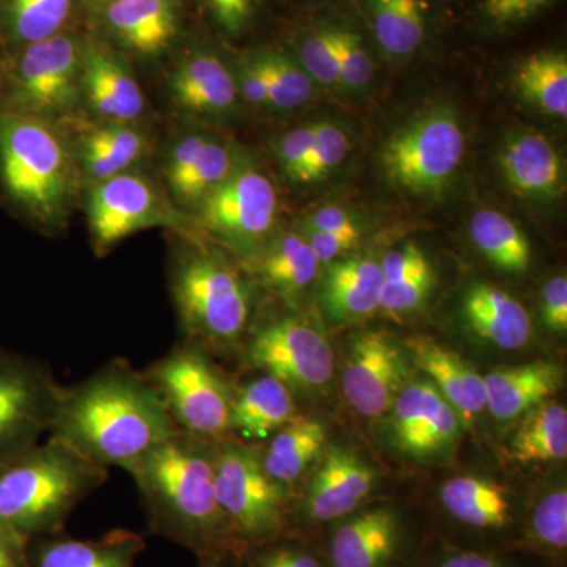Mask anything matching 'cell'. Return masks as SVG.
I'll return each instance as SVG.
<instances>
[{
  "mask_svg": "<svg viewBox=\"0 0 567 567\" xmlns=\"http://www.w3.org/2000/svg\"><path fill=\"white\" fill-rule=\"evenodd\" d=\"M61 390L50 365L0 347V465L48 435Z\"/></svg>",
  "mask_w": 567,
  "mask_h": 567,
  "instance_id": "11",
  "label": "cell"
},
{
  "mask_svg": "<svg viewBox=\"0 0 567 567\" xmlns=\"http://www.w3.org/2000/svg\"><path fill=\"white\" fill-rule=\"evenodd\" d=\"M405 544L404 518L394 507H368L334 522L327 557L331 567H395Z\"/></svg>",
  "mask_w": 567,
  "mask_h": 567,
  "instance_id": "15",
  "label": "cell"
},
{
  "mask_svg": "<svg viewBox=\"0 0 567 567\" xmlns=\"http://www.w3.org/2000/svg\"><path fill=\"white\" fill-rule=\"evenodd\" d=\"M84 40L63 31L7 52L0 63V110L54 123L82 100Z\"/></svg>",
  "mask_w": 567,
  "mask_h": 567,
  "instance_id": "6",
  "label": "cell"
},
{
  "mask_svg": "<svg viewBox=\"0 0 567 567\" xmlns=\"http://www.w3.org/2000/svg\"><path fill=\"white\" fill-rule=\"evenodd\" d=\"M338 59L342 87L361 91L374 78V61L364 37L347 22H324Z\"/></svg>",
  "mask_w": 567,
  "mask_h": 567,
  "instance_id": "42",
  "label": "cell"
},
{
  "mask_svg": "<svg viewBox=\"0 0 567 567\" xmlns=\"http://www.w3.org/2000/svg\"><path fill=\"white\" fill-rule=\"evenodd\" d=\"M76 166L54 123L0 110V193L41 229L65 226Z\"/></svg>",
  "mask_w": 567,
  "mask_h": 567,
  "instance_id": "5",
  "label": "cell"
},
{
  "mask_svg": "<svg viewBox=\"0 0 567 567\" xmlns=\"http://www.w3.org/2000/svg\"><path fill=\"white\" fill-rule=\"evenodd\" d=\"M305 229L322 230V233H333L342 235H353L361 238V230L353 216L344 208L328 205L319 208L309 216L305 223Z\"/></svg>",
  "mask_w": 567,
  "mask_h": 567,
  "instance_id": "53",
  "label": "cell"
},
{
  "mask_svg": "<svg viewBox=\"0 0 567 567\" xmlns=\"http://www.w3.org/2000/svg\"><path fill=\"white\" fill-rule=\"evenodd\" d=\"M196 213L197 227L249 259L270 240L278 194L262 171L238 164Z\"/></svg>",
  "mask_w": 567,
  "mask_h": 567,
  "instance_id": "12",
  "label": "cell"
},
{
  "mask_svg": "<svg viewBox=\"0 0 567 567\" xmlns=\"http://www.w3.org/2000/svg\"><path fill=\"white\" fill-rule=\"evenodd\" d=\"M543 319L548 330L565 333L567 330V279L555 276L543 289Z\"/></svg>",
  "mask_w": 567,
  "mask_h": 567,
  "instance_id": "50",
  "label": "cell"
},
{
  "mask_svg": "<svg viewBox=\"0 0 567 567\" xmlns=\"http://www.w3.org/2000/svg\"><path fill=\"white\" fill-rule=\"evenodd\" d=\"M465 155V133L447 107L421 114L402 126L382 148V167L395 188L409 194L442 192Z\"/></svg>",
  "mask_w": 567,
  "mask_h": 567,
  "instance_id": "9",
  "label": "cell"
},
{
  "mask_svg": "<svg viewBox=\"0 0 567 567\" xmlns=\"http://www.w3.org/2000/svg\"><path fill=\"white\" fill-rule=\"evenodd\" d=\"M499 166L514 193L535 203H551L565 192V164L544 134L520 132L505 142Z\"/></svg>",
  "mask_w": 567,
  "mask_h": 567,
  "instance_id": "22",
  "label": "cell"
},
{
  "mask_svg": "<svg viewBox=\"0 0 567 567\" xmlns=\"http://www.w3.org/2000/svg\"><path fill=\"white\" fill-rule=\"evenodd\" d=\"M464 316L480 338L502 349H520L532 336L525 306L491 284H476L466 292Z\"/></svg>",
  "mask_w": 567,
  "mask_h": 567,
  "instance_id": "29",
  "label": "cell"
},
{
  "mask_svg": "<svg viewBox=\"0 0 567 567\" xmlns=\"http://www.w3.org/2000/svg\"><path fill=\"white\" fill-rule=\"evenodd\" d=\"M76 0H0V39L6 51L65 31Z\"/></svg>",
  "mask_w": 567,
  "mask_h": 567,
  "instance_id": "34",
  "label": "cell"
},
{
  "mask_svg": "<svg viewBox=\"0 0 567 567\" xmlns=\"http://www.w3.org/2000/svg\"><path fill=\"white\" fill-rule=\"evenodd\" d=\"M391 410V431L405 453L425 456L445 450L456 440L457 412L434 383H409Z\"/></svg>",
  "mask_w": 567,
  "mask_h": 567,
  "instance_id": "19",
  "label": "cell"
},
{
  "mask_svg": "<svg viewBox=\"0 0 567 567\" xmlns=\"http://www.w3.org/2000/svg\"><path fill=\"white\" fill-rule=\"evenodd\" d=\"M350 151L352 140L341 125L334 122H317L315 144L306 156L295 183L323 181L346 162Z\"/></svg>",
  "mask_w": 567,
  "mask_h": 567,
  "instance_id": "43",
  "label": "cell"
},
{
  "mask_svg": "<svg viewBox=\"0 0 567 567\" xmlns=\"http://www.w3.org/2000/svg\"><path fill=\"white\" fill-rule=\"evenodd\" d=\"M267 85L270 110L289 112L311 102L316 82L289 52L267 47L249 52Z\"/></svg>",
  "mask_w": 567,
  "mask_h": 567,
  "instance_id": "37",
  "label": "cell"
},
{
  "mask_svg": "<svg viewBox=\"0 0 567 567\" xmlns=\"http://www.w3.org/2000/svg\"><path fill=\"white\" fill-rule=\"evenodd\" d=\"M244 363L275 377L290 391H312L333 375V350L319 331L295 316L265 320L246 336Z\"/></svg>",
  "mask_w": 567,
  "mask_h": 567,
  "instance_id": "13",
  "label": "cell"
},
{
  "mask_svg": "<svg viewBox=\"0 0 567 567\" xmlns=\"http://www.w3.org/2000/svg\"><path fill=\"white\" fill-rule=\"evenodd\" d=\"M561 382V368L550 361L495 369L484 377L487 409L496 420H514L546 402Z\"/></svg>",
  "mask_w": 567,
  "mask_h": 567,
  "instance_id": "26",
  "label": "cell"
},
{
  "mask_svg": "<svg viewBox=\"0 0 567 567\" xmlns=\"http://www.w3.org/2000/svg\"><path fill=\"white\" fill-rule=\"evenodd\" d=\"M212 134L203 128H188L181 132L171 141L164 158V178H166L169 192L182 182L186 173L192 169L204 145L210 140Z\"/></svg>",
  "mask_w": 567,
  "mask_h": 567,
  "instance_id": "46",
  "label": "cell"
},
{
  "mask_svg": "<svg viewBox=\"0 0 567 567\" xmlns=\"http://www.w3.org/2000/svg\"><path fill=\"white\" fill-rule=\"evenodd\" d=\"M327 265L320 303L331 322H354L380 308L383 274L379 262L346 257Z\"/></svg>",
  "mask_w": 567,
  "mask_h": 567,
  "instance_id": "24",
  "label": "cell"
},
{
  "mask_svg": "<svg viewBox=\"0 0 567 567\" xmlns=\"http://www.w3.org/2000/svg\"><path fill=\"white\" fill-rule=\"evenodd\" d=\"M177 432L144 374L115 358L81 382L62 386L48 436L93 464L126 472Z\"/></svg>",
  "mask_w": 567,
  "mask_h": 567,
  "instance_id": "1",
  "label": "cell"
},
{
  "mask_svg": "<svg viewBox=\"0 0 567 567\" xmlns=\"http://www.w3.org/2000/svg\"><path fill=\"white\" fill-rule=\"evenodd\" d=\"M93 7L104 32L140 58L163 54L181 31V0H114Z\"/></svg>",
  "mask_w": 567,
  "mask_h": 567,
  "instance_id": "20",
  "label": "cell"
},
{
  "mask_svg": "<svg viewBox=\"0 0 567 567\" xmlns=\"http://www.w3.org/2000/svg\"><path fill=\"white\" fill-rule=\"evenodd\" d=\"M324 440L327 431L319 421L295 417L259 447L265 472L284 486L292 487L319 456Z\"/></svg>",
  "mask_w": 567,
  "mask_h": 567,
  "instance_id": "33",
  "label": "cell"
},
{
  "mask_svg": "<svg viewBox=\"0 0 567 567\" xmlns=\"http://www.w3.org/2000/svg\"><path fill=\"white\" fill-rule=\"evenodd\" d=\"M360 7L377 47L388 58H412L427 40L429 0H360Z\"/></svg>",
  "mask_w": 567,
  "mask_h": 567,
  "instance_id": "30",
  "label": "cell"
},
{
  "mask_svg": "<svg viewBox=\"0 0 567 567\" xmlns=\"http://www.w3.org/2000/svg\"><path fill=\"white\" fill-rule=\"evenodd\" d=\"M440 503L458 527L486 535H505L517 517L505 487L475 476H457L443 484Z\"/></svg>",
  "mask_w": 567,
  "mask_h": 567,
  "instance_id": "23",
  "label": "cell"
},
{
  "mask_svg": "<svg viewBox=\"0 0 567 567\" xmlns=\"http://www.w3.org/2000/svg\"><path fill=\"white\" fill-rule=\"evenodd\" d=\"M107 477L110 470L48 436L0 465V527L28 540L61 533Z\"/></svg>",
  "mask_w": 567,
  "mask_h": 567,
  "instance_id": "3",
  "label": "cell"
},
{
  "mask_svg": "<svg viewBox=\"0 0 567 567\" xmlns=\"http://www.w3.org/2000/svg\"><path fill=\"white\" fill-rule=\"evenodd\" d=\"M473 244L495 267L507 274H524L532 262V248L525 234L507 216L480 210L470 221Z\"/></svg>",
  "mask_w": 567,
  "mask_h": 567,
  "instance_id": "38",
  "label": "cell"
},
{
  "mask_svg": "<svg viewBox=\"0 0 567 567\" xmlns=\"http://www.w3.org/2000/svg\"><path fill=\"white\" fill-rule=\"evenodd\" d=\"M511 456L522 464L566 458V406L543 402L537 409L529 410V415L511 440Z\"/></svg>",
  "mask_w": 567,
  "mask_h": 567,
  "instance_id": "36",
  "label": "cell"
},
{
  "mask_svg": "<svg viewBox=\"0 0 567 567\" xmlns=\"http://www.w3.org/2000/svg\"><path fill=\"white\" fill-rule=\"evenodd\" d=\"M114 2V0H92L93 6H99V3Z\"/></svg>",
  "mask_w": 567,
  "mask_h": 567,
  "instance_id": "57",
  "label": "cell"
},
{
  "mask_svg": "<svg viewBox=\"0 0 567 567\" xmlns=\"http://www.w3.org/2000/svg\"><path fill=\"white\" fill-rule=\"evenodd\" d=\"M301 235L311 246L319 264H330L341 259L344 254L353 251L361 240L360 237H353V235L322 233V230L311 229H305Z\"/></svg>",
  "mask_w": 567,
  "mask_h": 567,
  "instance_id": "51",
  "label": "cell"
},
{
  "mask_svg": "<svg viewBox=\"0 0 567 567\" xmlns=\"http://www.w3.org/2000/svg\"><path fill=\"white\" fill-rule=\"evenodd\" d=\"M29 540L0 527V567H31Z\"/></svg>",
  "mask_w": 567,
  "mask_h": 567,
  "instance_id": "54",
  "label": "cell"
},
{
  "mask_svg": "<svg viewBox=\"0 0 567 567\" xmlns=\"http://www.w3.org/2000/svg\"><path fill=\"white\" fill-rule=\"evenodd\" d=\"M151 151L147 134L134 123H107L82 134L78 163L82 177L93 186L130 173Z\"/></svg>",
  "mask_w": 567,
  "mask_h": 567,
  "instance_id": "28",
  "label": "cell"
},
{
  "mask_svg": "<svg viewBox=\"0 0 567 567\" xmlns=\"http://www.w3.org/2000/svg\"><path fill=\"white\" fill-rule=\"evenodd\" d=\"M429 567H516L511 559L486 548H447Z\"/></svg>",
  "mask_w": 567,
  "mask_h": 567,
  "instance_id": "49",
  "label": "cell"
},
{
  "mask_svg": "<svg viewBox=\"0 0 567 567\" xmlns=\"http://www.w3.org/2000/svg\"><path fill=\"white\" fill-rule=\"evenodd\" d=\"M82 100L107 123H136L147 106L128 63L92 39L84 40Z\"/></svg>",
  "mask_w": 567,
  "mask_h": 567,
  "instance_id": "18",
  "label": "cell"
},
{
  "mask_svg": "<svg viewBox=\"0 0 567 567\" xmlns=\"http://www.w3.org/2000/svg\"><path fill=\"white\" fill-rule=\"evenodd\" d=\"M555 0H475L477 21L488 32L503 33L522 28L546 11Z\"/></svg>",
  "mask_w": 567,
  "mask_h": 567,
  "instance_id": "45",
  "label": "cell"
},
{
  "mask_svg": "<svg viewBox=\"0 0 567 567\" xmlns=\"http://www.w3.org/2000/svg\"><path fill=\"white\" fill-rule=\"evenodd\" d=\"M290 533V532H289ZM289 533L252 546L241 547L235 554L238 567H331L328 557H320L315 548Z\"/></svg>",
  "mask_w": 567,
  "mask_h": 567,
  "instance_id": "41",
  "label": "cell"
},
{
  "mask_svg": "<svg viewBox=\"0 0 567 567\" xmlns=\"http://www.w3.org/2000/svg\"><path fill=\"white\" fill-rule=\"evenodd\" d=\"M409 347L415 363L431 377L436 390L454 406L458 416L473 420L486 409L484 377L457 353L429 338L412 339Z\"/></svg>",
  "mask_w": 567,
  "mask_h": 567,
  "instance_id": "27",
  "label": "cell"
},
{
  "mask_svg": "<svg viewBox=\"0 0 567 567\" xmlns=\"http://www.w3.org/2000/svg\"><path fill=\"white\" fill-rule=\"evenodd\" d=\"M215 486L237 551L290 532L292 494L265 472L259 447L215 442Z\"/></svg>",
  "mask_w": 567,
  "mask_h": 567,
  "instance_id": "7",
  "label": "cell"
},
{
  "mask_svg": "<svg viewBox=\"0 0 567 567\" xmlns=\"http://www.w3.org/2000/svg\"><path fill=\"white\" fill-rule=\"evenodd\" d=\"M251 380L234 390L230 425L241 439L265 443L282 425L297 417L292 391L275 377L256 371Z\"/></svg>",
  "mask_w": 567,
  "mask_h": 567,
  "instance_id": "25",
  "label": "cell"
},
{
  "mask_svg": "<svg viewBox=\"0 0 567 567\" xmlns=\"http://www.w3.org/2000/svg\"><path fill=\"white\" fill-rule=\"evenodd\" d=\"M529 544L547 557L563 558L567 548V492L555 488L529 511Z\"/></svg>",
  "mask_w": 567,
  "mask_h": 567,
  "instance_id": "40",
  "label": "cell"
},
{
  "mask_svg": "<svg viewBox=\"0 0 567 567\" xmlns=\"http://www.w3.org/2000/svg\"><path fill=\"white\" fill-rule=\"evenodd\" d=\"M297 61L316 84L342 87L338 59L327 25L306 31L297 44Z\"/></svg>",
  "mask_w": 567,
  "mask_h": 567,
  "instance_id": "44",
  "label": "cell"
},
{
  "mask_svg": "<svg viewBox=\"0 0 567 567\" xmlns=\"http://www.w3.org/2000/svg\"><path fill=\"white\" fill-rule=\"evenodd\" d=\"M215 28L230 39L248 32L259 17L262 0H204Z\"/></svg>",
  "mask_w": 567,
  "mask_h": 567,
  "instance_id": "47",
  "label": "cell"
},
{
  "mask_svg": "<svg viewBox=\"0 0 567 567\" xmlns=\"http://www.w3.org/2000/svg\"><path fill=\"white\" fill-rule=\"evenodd\" d=\"M87 199V223L91 244L96 256H106L125 238L164 227L178 237H199L181 210L145 175H115L91 186Z\"/></svg>",
  "mask_w": 567,
  "mask_h": 567,
  "instance_id": "10",
  "label": "cell"
},
{
  "mask_svg": "<svg viewBox=\"0 0 567 567\" xmlns=\"http://www.w3.org/2000/svg\"><path fill=\"white\" fill-rule=\"evenodd\" d=\"M249 260L259 282L286 298L303 292L319 274V260L301 234L271 238Z\"/></svg>",
  "mask_w": 567,
  "mask_h": 567,
  "instance_id": "31",
  "label": "cell"
},
{
  "mask_svg": "<svg viewBox=\"0 0 567 567\" xmlns=\"http://www.w3.org/2000/svg\"><path fill=\"white\" fill-rule=\"evenodd\" d=\"M235 82H237L238 95L246 103L254 107H267L270 110V99H268L267 85L259 70L256 69L249 55L246 54L238 62L237 70L234 71Z\"/></svg>",
  "mask_w": 567,
  "mask_h": 567,
  "instance_id": "52",
  "label": "cell"
},
{
  "mask_svg": "<svg viewBox=\"0 0 567 567\" xmlns=\"http://www.w3.org/2000/svg\"><path fill=\"white\" fill-rule=\"evenodd\" d=\"M31 567H137L144 536L132 529H112L99 539H78L65 529L29 540Z\"/></svg>",
  "mask_w": 567,
  "mask_h": 567,
  "instance_id": "21",
  "label": "cell"
},
{
  "mask_svg": "<svg viewBox=\"0 0 567 567\" xmlns=\"http://www.w3.org/2000/svg\"><path fill=\"white\" fill-rule=\"evenodd\" d=\"M178 237V235H177ZM169 289L182 341L221 353L241 347L252 315L248 281L200 237H178L169 262Z\"/></svg>",
  "mask_w": 567,
  "mask_h": 567,
  "instance_id": "4",
  "label": "cell"
},
{
  "mask_svg": "<svg viewBox=\"0 0 567 567\" xmlns=\"http://www.w3.org/2000/svg\"><path fill=\"white\" fill-rule=\"evenodd\" d=\"M409 385L404 352L383 331H368L353 339L342 374V393L361 415L375 417L391 410Z\"/></svg>",
  "mask_w": 567,
  "mask_h": 567,
  "instance_id": "14",
  "label": "cell"
},
{
  "mask_svg": "<svg viewBox=\"0 0 567 567\" xmlns=\"http://www.w3.org/2000/svg\"><path fill=\"white\" fill-rule=\"evenodd\" d=\"M383 274L380 308L391 315L415 311L427 300L435 282L434 268L423 249L406 244L393 249L380 262Z\"/></svg>",
  "mask_w": 567,
  "mask_h": 567,
  "instance_id": "32",
  "label": "cell"
},
{
  "mask_svg": "<svg viewBox=\"0 0 567 567\" xmlns=\"http://www.w3.org/2000/svg\"><path fill=\"white\" fill-rule=\"evenodd\" d=\"M316 126L317 122L298 126V128L284 134L278 142L276 155H278L279 166H281L284 175L290 182H295L301 166H303L306 156L311 152L316 140Z\"/></svg>",
  "mask_w": 567,
  "mask_h": 567,
  "instance_id": "48",
  "label": "cell"
},
{
  "mask_svg": "<svg viewBox=\"0 0 567 567\" xmlns=\"http://www.w3.org/2000/svg\"><path fill=\"white\" fill-rule=\"evenodd\" d=\"M238 166L234 151L226 142L210 136L203 152L197 156L192 169L186 173L182 182L171 192L174 203L178 207L192 208L196 212L200 203Z\"/></svg>",
  "mask_w": 567,
  "mask_h": 567,
  "instance_id": "39",
  "label": "cell"
},
{
  "mask_svg": "<svg viewBox=\"0 0 567 567\" xmlns=\"http://www.w3.org/2000/svg\"><path fill=\"white\" fill-rule=\"evenodd\" d=\"M142 374L183 434L210 442L229 439L234 388L213 363L210 353L182 341Z\"/></svg>",
  "mask_w": 567,
  "mask_h": 567,
  "instance_id": "8",
  "label": "cell"
},
{
  "mask_svg": "<svg viewBox=\"0 0 567 567\" xmlns=\"http://www.w3.org/2000/svg\"><path fill=\"white\" fill-rule=\"evenodd\" d=\"M199 567H238L235 554L223 555V557L200 559Z\"/></svg>",
  "mask_w": 567,
  "mask_h": 567,
  "instance_id": "55",
  "label": "cell"
},
{
  "mask_svg": "<svg viewBox=\"0 0 567 567\" xmlns=\"http://www.w3.org/2000/svg\"><path fill=\"white\" fill-rule=\"evenodd\" d=\"M130 473L153 535L196 558L237 554L215 486V442L177 434L153 447Z\"/></svg>",
  "mask_w": 567,
  "mask_h": 567,
  "instance_id": "2",
  "label": "cell"
},
{
  "mask_svg": "<svg viewBox=\"0 0 567 567\" xmlns=\"http://www.w3.org/2000/svg\"><path fill=\"white\" fill-rule=\"evenodd\" d=\"M7 51L6 47H3L2 39H0V63L3 62V59H6Z\"/></svg>",
  "mask_w": 567,
  "mask_h": 567,
  "instance_id": "56",
  "label": "cell"
},
{
  "mask_svg": "<svg viewBox=\"0 0 567 567\" xmlns=\"http://www.w3.org/2000/svg\"><path fill=\"white\" fill-rule=\"evenodd\" d=\"M166 87L175 110L199 121L227 117L240 100L234 71L204 48L186 52L175 63Z\"/></svg>",
  "mask_w": 567,
  "mask_h": 567,
  "instance_id": "16",
  "label": "cell"
},
{
  "mask_svg": "<svg viewBox=\"0 0 567 567\" xmlns=\"http://www.w3.org/2000/svg\"><path fill=\"white\" fill-rule=\"evenodd\" d=\"M520 95L551 117H567V55L539 51L518 63L514 73Z\"/></svg>",
  "mask_w": 567,
  "mask_h": 567,
  "instance_id": "35",
  "label": "cell"
},
{
  "mask_svg": "<svg viewBox=\"0 0 567 567\" xmlns=\"http://www.w3.org/2000/svg\"><path fill=\"white\" fill-rule=\"evenodd\" d=\"M374 486V470L363 458L331 447L309 483L300 518L308 525L334 524L357 513Z\"/></svg>",
  "mask_w": 567,
  "mask_h": 567,
  "instance_id": "17",
  "label": "cell"
}]
</instances>
